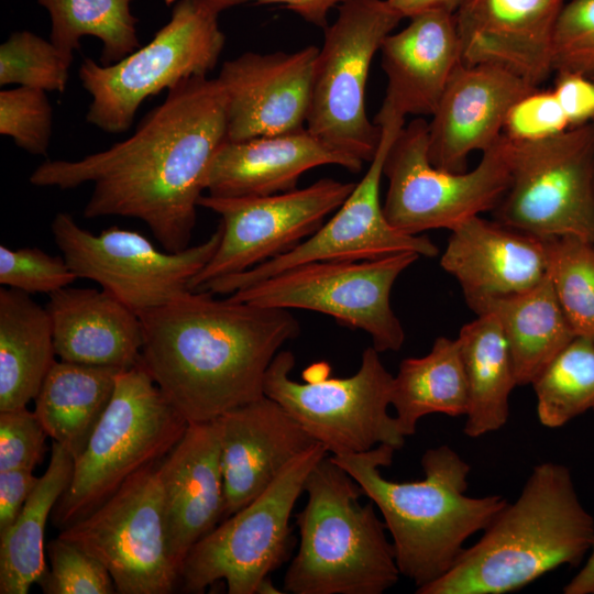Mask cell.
<instances>
[{
  "label": "cell",
  "instance_id": "obj_40",
  "mask_svg": "<svg viewBox=\"0 0 594 594\" xmlns=\"http://www.w3.org/2000/svg\"><path fill=\"white\" fill-rule=\"evenodd\" d=\"M78 279L63 256L37 248L0 246V284L28 294H53Z\"/></svg>",
  "mask_w": 594,
  "mask_h": 594
},
{
  "label": "cell",
  "instance_id": "obj_30",
  "mask_svg": "<svg viewBox=\"0 0 594 594\" xmlns=\"http://www.w3.org/2000/svg\"><path fill=\"white\" fill-rule=\"evenodd\" d=\"M468 383L464 433L477 438L501 429L509 417V396L517 386L513 360L496 318L481 314L457 338Z\"/></svg>",
  "mask_w": 594,
  "mask_h": 594
},
{
  "label": "cell",
  "instance_id": "obj_16",
  "mask_svg": "<svg viewBox=\"0 0 594 594\" xmlns=\"http://www.w3.org/2000/svg\"><path fill=\"white\" fill-rule=\"evenodd\" d=\"M381 140L374 158L344 202L311 237L289 252L244 272L210 280L196 292L231 295L283 271L315 261L375 260L400 252L435 257L439 250L424 235H410L395 229L384 215L380 190L386 155L405 118L377 113Z\"/></svg>",
  "mask_w": 594,
  "mask_h": 594
},
{
  "label": "cell",
  "instance_id": "obj_28",
  "mask_svg": "<svg viewBox=\"0 0 594 594\" xmlns=\"http://www.w3.org/2000/svg\"><path fill=\"white\" fill-rule=\"evenodd\" d=\"M45 307L30 294L0 289V411L26 407L56 362Z\"/></svg>",
  "mask_w": 594,
  "mask_h": 594
},
{
  "label": "cell",
  "instance_id": "obj_3",
  "mask_svg": "<svg viewBox=\"0 0 594 594\" xmlns=\"http://www.w3.org/2000/svg\"><path fill=\"white\" fill-rule=\"evenodd\" d=\"M395 451L392 446L380 444L365 452L330 458L380 510L400 575L420 588L454 565L465 541L484 530L507 501L501 495H466L471 465L449 446L425 451L422 480L389 481L380 468L392 464Z\"/></svg>",
  "mask_w": 594,
  "mask_h": 594
},
{
  "label": "cell",
  "instance_id": "obj_35",
  "mask_svg": "<svg viewBox=\"0 0 594 594\" xmlns=\"http://www.w3.org/2000/svg\"><path fill=\"white\" fill-rule=\"evenodd\" d=\"M544 240L559 304L575 336L594 341V244L573 237Z\"/></svg>",
  "mask_w": 594,
  "mask_h": 594
},
{
  "label": "cell",
  "instance_id": "obj_34",
  "mask_svg": "<svg viewBox=\"0 0 594 594\" xmlns=\"http://www.w3.org/2000/svg\"><path fill=\"white\" fill-rule=\"evenodd\" d=\"M541 425L558 428L594 408V341L575 337L532 382Z\"/></svg>",
  "mask_w": 594,
  "mask_h": 594
},
{
  "label": "cell",
  "instance_id": "obj_17",
  "mask_svg": "<svg viewBox=\"0 0 594 594\" xmlns=\"http://www.w3.org/2000/svg\"><path fill=\"white\" fill-rule=\"evenodd\" d=\"M355 183L320 178L285 193L253 197L201 195L199 207L221 217L220 243L193 278L191 292L206 283L244 272L285 254L311 237L349 197Z\"/></svg>",
  "mask_w": 594,
  "mask_h": 594
},
{
  "label": "cell",
  "instance_id": "obj_9",
  "mask_svg": "<svg viewBox=\"0 0 594 594\" xmlns=\"http://www.w3.org/2000/svg\"><path fill=\"white\" fill-rule=\"evenodd\" d=\"M403 16L386 0H346L324 30L312 74L306 129L337 152L370 163L381 127L366 114L371 63Z\"/></svg>",
  "mask_w": 594,
  "mask_h": 594
},
{
  "label": "cell",
  "instance_id": "obj_18",
  "mask_svg": "<svg viewBox=\"0 0 594 594\" xmlns=\"http://www.w3.org/2000/svg\"><path fill=\"white\" fill-rule=\"evenodd\" d=\"M319 48L293 53L246 52L223 63L217 80L227 102L230 141L275 135L306 127Z\"/></svg>",
  "mask_w": 594,
  "mask_h": 594
},
{
  "label": "cell",
  "instance_id": "obj_22",
  "mask_svg": "<svg viewBox=\"0 0 594 594\" xmlns=\"http://www.w3.org/2000/svg\"><path fill=\"white\" fill-rule=\"evenodd\" d=\"M168 548L179 569L190 549L224 515L220 429L216 420L188 424L183 437L158 463Z\"/></svg>",
  "mask_w": 594,
  "mask_h": 594
},
{
  "label": "cell",
  "instance_id": "obj_44",
  "mask_svg": "<svg viewBox=\"0 0 594 594\" xmlns=\"http://www.w3.org/2000/svg\"><path fill=\"white\" fill-rule=\"evenodd\" d=\"M38 480L31 470L0 471V536L13 526Z\"/></svg>",
  "mask_w": 594,
  "mask_h": 594
},
{
  "label": "cell",
  "instance_id": "obj_21",
  "mask_svg": "<svg viewBox=\"0 0 594 594\" xmlns=\"http://www.w3.org/2000/svg\"><path fill=\"white\" fill-rule=\"evenodd\" d=\"M217 421L224 485L223 519L251 503L290 462L317 444L267 396L233 408Z\"/></svg>",
  "mask_w": 594,
  "mask_h": 594
},
{
  "label": "cell",
  "instance_id": "obj_8",
  "mask_svg": "<svg viewBox=\"0 0 594 594\" xmlns=\"http://www.w3.org/2000/svg\"><path fill=\"white\" fill-rule=\"evenodd\" d=\"M295 356L279 351L264 380L265 396L277 402L331 455L369 451L380 444L399 450L406 437L388 414L394 376L373 346L366 348L356 373L328 377L329 366L318 363L292 378Z\"/></svg>",
  "mask_w": 594,
  "mask_h": 594
},
{
  "label": "cell",
  "instance_id": "obj_23",
  "mask_svg": "<svg viewBox=\"0 0 594 594\" xmlns=\"http://www.w3.org/2000/svg\"><path fill=\"white\" fill-rule=\"evenodd\" d=\"M381 45V65L387 87L380 113L431 116L461 63V43L454 14L428 11L409 18Z\"/></svg>",
  "mask_w": 594,
  "mask_h": 594
},
{
  "label": "cell",
  "instance_id": "obj_41",
  "mask_svg": "<svg viewBox=\"0 0 594 594\" xmlns=\"http://www.w3.org/2000/svg\"><path fill=\"white\" fill-rule=\"evenodd\" d=\"M570 122L552 89H535L508 111L503 134L514 142H532L560 134Z\"/></svg>",
  "mask_w": 594,
  "mask_h": 594
},
{
  "label": "cell",
  "instance_id": "obj_5",
  "mask_svg": "<svg viewBox=\"0 0 594 594\" xmlns=\"http://www.w3.org/2000/svg\"><path fill=\"white\" fill-rule=\"evenodd\" d=\"M305 507L295 515L299 547L283 590L292 594H382L400 575L375 505L330 457L308 474Z\"/></svg>",
  "mask_w": 594,
  "mask_h": 594
},
{
  "label": "cell",
  "instance_id": "obj_6",
  "mask_svg": "<svg viewBox=\"0 0 594 594\" xmlns=\"http://www.w3.org/2000/svg\"><path fill=\"white\" fill-rule=\"evenodd\" d=\"M187 426L140 364L121 370L112 398L52 512L54 526L63 530L96 510L128 479L160 462Z\"/></svg>",
  "mask_w": 594,
  "mask_h": 594
},
{
  "label": "cell",
  "instance_id": "obj_25",
  "mask_svg": "<svg viewBox=\"0 0 594 594\" xmlns=\"http://www.w3.org/2000/svg\"><path fill=\"white\" fill-rule=\"evenodd\" d=\"M440 265L465 300L518 294L544 278L546 240L475 216L451 230Z\"/></svg>",
  "mask_w": 594,
  "mask_h": 594
},
{
  "label": "cell",
  "instance_id": "obj_2",
  "mask_svg": "<svg viewBox=\"0 0 594 594\" xmlns=\"http://www.w3.org/2000/svg\"><path fill=\"white\" fill-rule=\"evenodd\" d=\"M140 365L188 422L216 420L264 394L265 374L300 331L288 309L188 292L142 311Z\"/></svg>",
  "mask_w": 594,
  "mask_h": 594
},
{
  "label": "cell",
  "instance_id": "obj_24",
  "mask_svg": "<svg viewBox=\"0 0 594 594\" xmlns=\"http://www.w3.org/2000/svg\"><path fill=\"white\" fill-rule=\"evenodd\" d=\"M338 165L359 173L363 163L329 147L306 127L293 132L226 140L215 153L205 190L216 197L267 196L296 189L307 170Z\"/></svg>",
  "mask_w": 594,
  "mask_h": 594
},
{
  "label": "cell",
  "instance_id": "obj_31",
  "mask_svg": "<svg viewBox=\"0 0 594 594\" xmlns=\"http://www.w3.org/2000/svg\"><path fill=\"white\" fill-rule=\"evenodd\" d=\"M74 458L52 441L50 463L13 526L0 536V594H26L47 571L44 531L50 514L67 490Z\"/></svg>",
  "mask_w": 594,
  "mask_h": 594
},
{
  "label": "cell",
  "instance_id": "obj_27",
  "mask_svg": "<svg viewBox=\"0 0 594 594\" xmlns=\"http://www.w3.org/2000/svg\"><path fill=\"white\" fill-rule=\"evenodd\" d=\"M466 304L476 315L490 314L498 321L510 352L518 386L531 385L576 337L548 274L526 292L469 299Z\"/></svg>",
  "mask_w": 594,
  "mask_h": 594
},
{
  "label": "cell",
  "instance_id": "obj_15",
  "mask_svg": "<svg viewBox=\"0 0 594 594\" xmlns=\"http://www.w3.org/2000/svg\"><path fill=\"white\" fill-rule=\"evenodd\" d=\"M160 462L136 472L96 510L58 535L98 559L120 594H169L178 587Z\"/></svg>",
  "mask_w": 594,
  "mask_h": 594
},
{
  "label": "cell",
  "instance_id": "obj_43",
  "mask_svg": "<svg viewBox=\"0 0 594 594\" xmlns=\"http://www.w3.org/2000/svg\"><path fill=\"white\" fill-rule=\"evenodd\" d=\"M552 88L571 128L594 121V80L574 73H556Z\"/></svg>",
  "mask_w": 594,
  "mask_h": 594
},
{
  "label": "cell",
  "instance_id": "obj_36",
  "mask_svg": "<svg viewBox=\"0 0 594 594\" xmlns=\"http://www.w3.org/2000/svg\"><path fill=\"white\" fill-rule=\"evenodd\" d=\"M70 64L51 40L30 31H16L0 46V85L63 92Z\"/></svg>",
  "mask_w": 594,
  "mask_h": 594
},
{
  "label": "cell",
  "instance_id": "obj_10",
  "mask_svg": "<svg viewBox=\"0 0 594 594\" xmlns=\"http://www.w3.org/2000/svg\"><path fill=\"white\" fill-rule=\"evenodd\" d=\"M327 453L319 443L305 451L262 494L200 539L180 565L178 587L204 593L223 580L229 594H256L287 560L292 512L308 474Z\"/></svg>",
  "mask_w": 594,
  "mask_h": 594
},
{
  "label": "cell",
  "instance_id": "obj_48",
  "mask_svg": "<svg viewBox=\"0 0 594 594\" xmlns=\"http://www.w3.org/2000/svg\"><path fill=\"white\" fill-rule=\"evenodd\" d=\"M279 593H284V591H279L276 586H274L270 576L263 580V582L260 584L256 592V594H279Z\"/></svg>",
  "mask_w": 594,
  "mask_h": 594
},
{
  "label": "cell",
  "instance_id": "obj_4",
  "mask_svg": "<svg viewBox=\"0 0 594 594\" xmlns=\"http://www.w3.org/2000/svg\"><path fill=\"white\" fill-rule=\"evenodd\" d=\"M441 578L417 594H504L560 565H578L594 543V518L582 505L570 470L534 466L519 496L506 505Z\"/></svg>",
  "mask_w": 594,
  "mask_h": 594
},
{
  "label": "cell",
  "instance_id": "obj_46",
  "mask_svg": "<svg viewBox=\"0 0 594 594\" xmlns=\"http://www.w3.org/2000/svg\"><path fill=\"white\" fill-rule=\"evenodd\" d=\"M404 18L428 11H444L454 14L463 0H386Z\"/></svg>",
  "mask_w": 594,
  "mask_h": 594
},
{
  "label": "cell",
  "instance_id": "obj_33",
  "mask_svg": "<svg viewBox=\"0 0 594 594\" xmlns=\"http://www.w3.org/2000/svg\"><path fill=\"white\" fill-rule=\"evenodd\" d=\"M134 0H37L51 16L50 40L73 61L80 38L91 35L100 40L101 65L114 64L141 47L138 19L131 12Z\"/></svg>",
  "mask_w": 594,
  "mask_h": 594
},
{
  "label": "cell",
  "instance_id": "obj_38",
  "mask_svg": "<svg viewBox=\"0 0 594 594\" xmlns=\"http://www.w3.org/2000/svg\"><path fill=\"white\" fill-rule=\"evenodd\" d=\"M53 111L46 91L19 86L0 91V133L32 155L45 156L52 135Z\"/></svg>",
  "mask_w": 594,
  "mask_h": 594
},
{
  "label": "cell",
  "instance_id": "obj_13",
  "mask_svg": "<svg viewBox=\"0 0 594 594\" xmlns=\"http://www.w3.org/2000/svg\"><path fill=\"white\" fill-rule=\"evenodd\" d=\"M400 252L375 260L315 261L283 271L230 295L267 308L305 309L371 336L377 352L400 350L405 331L391 307L398 276L419 258Z\"/></svg>",
  "mask_w": 594,
  "mask_h": 594
},
{
  "label": "cell",
  "instance_id": "obj_37",
  "mask_svg": "<svg viewBox=\"0 0 594 594\" xmlns=\"http://www.w3.org/2000/svg\"><path fill=\"white\" fill-rule=\"evenodd\" d=\"M45 552L50 569L38 582L45 594H113L117 588L108 569L95 557L61 537Z\"/></svg>",
  "mask_w": 594,
  "mask_h": 594
},
{
  "label": "cell",
  "instance_id": "obj_20",
  "mask_svg": "<svg viewBox=\"0 0 594 594\" xmlns=\"http://www.w3.org/2000/svg\"><path fill=\"white\" fill-rule=\"evenodd\" d=\"M565 0H463L454 13L464 65L503 66L539 88L553 73L557 19Z\"/></svg>",
  "mask_w": 594,
  "mask_h": 594
},
{
  "label": "cell",
  "instance_id": "obj_11",
  "mask_svg": "<svg viewBox=\"0 0 594 594\" xmlns=\"http://www.w3.org/2000/svg\"><path fill=\"white\" fill-rule=\"evenodd\" d=\"M383 174L388 180L384 215L395 229L410 235L432 229L451 231L494 210L507 193L512 182L508 139L503 134L472 170L448 172L429 161L428 121L414 119L393 142Z\"/></svg>",
  "mask_w": 594,
  "mask_h": 594
},
{
  "label": "cell",
  "instance_id": "obj_45",
  "mask_svg": "<svg viewBox=\"0 0 594 594\" xmlns=\"http://www.w3.org/2000/svg\"><path fill=\"white\" fill-rule=\"evenodd\" d=\"M220 11L228 8L244 4L248 2H254L257 4H283L287 9L296 12L306 22L316 26L326 29L328 26L327 16L329 11L338 6L342 4L346 0H209Z\"/></svg>",
  "mask_w": 594,
  "mask_h": 594
},
{
  "label": "cell",
  "instance_id": "obj_12",
  "mask_svg": "<svg viewBox=\"0 0 594 594\" xmlns=\"http://www.w3.org/2000/svg\"><path fill=\"white\" fill-rule=\"evenodd\" d=\"M508 156L512 182L496 221L540 239L594 244V121L539 141L508 139Z\"/></svg>",
  "mask_w": 594,
  "mask_h": 594
},
{
  "label": "cell",
  "instance_id": "obj_49",
  "mask_svg": "<svg viewBox=\"0 0 594 594\" xmlns=\"http://www.w3.org/2000/svg\"><path fill=\"white\" fill-rule=\"evenodd\" d=\"M594 409V408H593Z\"/></svg>",
  "mask_w": 594,
  "mask_h": 594
},
{
  "label": "cell",
  "instance_id": "obj_14",
  "mask_svg": "<svg viewBox=\"0 0 594 594\" xmlns=\"http://www.w3.org/2000/svg\"><path fill=\"white\" fill-rule=\"evenodd\" d=\"M54 241L78 278L96 282L136 314L169 304L190 292L193 278L215 254L217 230L179 252L160 251L138 231L110 227L95 234L66 212L51 224Z\"/></svg>",
  "mask_w": 594,
  "mask_h": 594
},
{
  "label": "cell",
  "instance_id": "obj_19",
  "mask_svg": "<svg viewBox=\"0 0 594 594\" xmlns=\"http://www.w3.org/2000/svg\"><path fill=\"white\" fill-rule=\"evenodd\" d=\"M535 89L503 66L460 63L428 122L430 163L448 172H465L471 153L494 145L503 135L509 109Z\"/></svg>",
  "mask_w": 594,
  "mask_h": 594
},
{
  "label": "cell",
  "instance_id": "obj_42",
  "mask_svg": "<svg viewBox=\"0 0 594 594\" xmlns=\"http://www.w3.org/2000/svg\"><path fill=\"white\" fill-rule=\"evenodd\" d=\"M47 437L26 407L0 411V471H33L44 458Z\"/></svg>",
  "mask_w": 594,
  "mask_h": 594
},
{
  "label": "cell",
  "instance_id": "obj_32",
  "mask_svg": "<svg viewBox=\"0 0 594 594\" xmlns=\"http://www.w3.org/2000/svg\"><path fill=\"white\" fill-rule=\"evenodd\" d=\"M468 400L458 339L437 338L428 354L404 359L393 378L391 405L405 437L414 435L427 415L465 416Z\"/></svg>",
  "mask_w": 594,
  "mask_h": 594
},
{
  "label": "cell",
  "instance_id": "obj_7",
  "mask_svg": "<svg viewBox=\"0 0 594 594\" xmlns=\"http://www.w3.org/2000/svg\"><path fill=\"white\" fill-rule=\"evenodd\" d=\"M165 2L172 6L170 19L145 46L111 65L84 58L78 74L91 96L89 123L124 132L146 98L188 78L206 77L216 67L226 43L221 11L209 0Z\"/></svg>",
  "mask_w": 594,
  "mask_h": 594
},
{
  "label": "cell",
  "instance_id": "obj_1",
  "mask_svg": "<svg viewBox=\"0 0 594 594\" xmlns=\"http://www.w3.org/2000/svg\"><path fill=\"white\" fill-rule=\"evenodd\" d=\"M135 132L78 161H46L30 176L38 187L94 184L84 216L143 221L168 252L189 246L198 201L215 153L227 140V102L217 80L197 76L167 90Z\"/></svg>",
  "mask_w": 594,
  "mask_h": 594
},
{
  "label": "cell",
  "instance_id": "obj_39",
  "mask_svg": "<svg viewBox=\"0 0 594 594\" xmlns=\"http://www.w3.org/2000/svg\"><path fill=\"white\" fill-rule=\"evenodd\" d=\"M553 73H574L594 80V0H570L557 19Z\"/></svg>",
  "mask_w": 594,
  "mask_h": 594
},
{
  "label": "cell",
  "instance_id": "obj_29",
  "mask_svg": "<svg viewBox=\"0 0 594 594\" xmlns=\"http://www.w3.org/2000/svg\"><path fill=\"white\" fill-rule=\"evenodd\" d=\"M121 370L56 361L34 398L47 436L77 460L105 414Z\"/></svg>",
  "mask_w": 594,
  "mask_h": 594
},
{
  "label": "cell",
  "instance_id": "obj_47",
  "mask_svg": "<svg viewBox=\"0 0 594 594\" xmlns=\"http://www.w3.org/2000/svg\"><path fill=\"white\" fill-rule=\"evenodd\" d=\"M564 594H594V543L580 572L563 587Z\"/></svg>",
  "mask_w": 594,
  "mask_h": 594
},
{
  "label": "cell",
  "instance_id": "obj_26",
  "mask_svg": "<svg viewBox=\"0 0 594 594\" xmlns=\"http://www.w3.org/2000/svg\"><path fill=\"white\" fill-rule=\"evenodd\" d=\"M45 306L61 361L127 370L140 363V316L105 289L65 287Z\"/></svg>",
  "mask_w": 594,
  "mask_h": 594
}]
</instances>
